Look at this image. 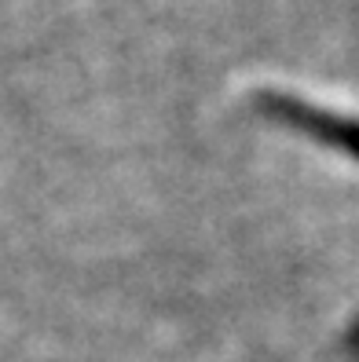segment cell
<instances>
[{
  "mask_svg": "<svg viewBox=\"0 0 359 362\" xmlns=\"http://www.w3.org/2000/svg\"><path fill=\"white\" fill-rule=\"evenodd\" d=\"M275 110H279V114H286L290 121L308 124V129H319L323 136H330V139H337V143H348V146H355V151H359V129H352V124H345V121L326 117V114H315V110H304V106L286 103V99H279Z\"/></svg>",
  "mask_w": 359,
  "mask_h": 362,
  "instance_id": "obj_1",
  "label": "cell"
}]
</instances>
